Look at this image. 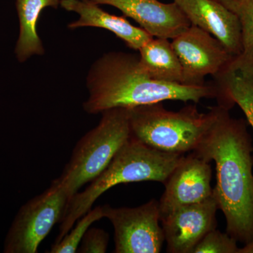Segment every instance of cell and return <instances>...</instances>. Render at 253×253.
<instances>
[{
	"label": "cell",
	"instance_id": "cell-9",
	"mask_svg": "<svg viewBox=\"0 0 253 253\" xmlns=\"http://www.w3.org/2000/svg\"><path fill=\"white\" fill-rule=\"evenodd\" d=\"M217 203L209 198L198 204L173 210L161 217V224L169 253H193L209 231L217 228Z\"/></svg>",
	"mask_w": 253,
	"mask_h": 253
},
{
	"label": "cell",
	"instance_id": "cell-3",
	"mask_svg": "<svg viewBox=\"0 0 253 253\" xmlns=\"http://www.w3.org/2000/svg\"><path fill=\"white\" fill-rule=\"evenodd\" d=\"M184 154L165 152L131 135L118 151L107 168L83 192L68 201L60 221L59 243L85 214L99 196L113 186L139 181H157L164 184Z\"/></svg>",
	"mask_w": 253,
	"mask_h": 253
},
{
	"label": "cell",
	"instance_id": "cell-1",
	"mask_svg": "<svg viewBox=\"0 0 253 253\" xmlns=\"http://www.w3.org/2000/svg\"><path fill=\"white\" fill-rule=\"evenodd\" d=\"M214 117L192 154L214 161L213 197L224 214L226 233L244 245L253 242V158L251 136L243 119L213 106Z\"/></svg>",
	"mask_w": 253,
	"mask_h": 253
},
{
	"label": "cell",
	"instance_id": "cell-12",
	"mask_svg": "<svg viewBox=\"0 0 253 253\" xmlns=\"http://www.w3.org/2000/svg\"><path fill=\"white\" fill-rule=\"evenodd\" d=\"M191 25L215 37L233 56L242 52L239 20L219 0H173Z\"/></svg>",
	"mask_w": 253,
	"mask_h": 253
},
{
	"label": "cell",
	"instance_id": "cell-17",
	"mask_svg": "<svg viewBox=\"0 0 253 253\" xmlns=\"http://www.w3.org/2000/svg\"><path fill=\"white\" fill-rule=\"evenodd\" d=\"M230 10L241 26L243 49L253 45V0H219Z\"/></svg>",
	"mask_w": 253,
	"mask_h": 253
},
{
	"label": "cell",
	"instance_id": "cell-8",
	"mask_svg": "<svg viewBox=\"0 0 253 253\" xmlns=\"http://www.w3.org/2000/svg\"><path fill=\"white\" fill-rule=\"evenodd\" d=\"M180 61L183 84L201 86L208 76H215L233 55L215 37L197 26H189L171 41Z\"/></svg>",
	"mask_w": 253,
	"mask_h": 253
},
{
	"label": "cell",
	"instance_id": "cell-4",
	"mask_svg": "<svg viewBox=\"0 0 253 253\" xmlns=\"http://www.w3.org/2000/svg\"><path fill=\"white\" fill-rule=\"evenodd\" d=\"M129 109L131 135L151 147L172 154L192 152L212 123L214 110L199 112L195 105L168 111L163 102Z\"/></svg>",
	"mask_w": 253,
	"mask_h": 253
},
{
	"label": "cell",
	"instance_id": "cell-10",
	"mask_svg": "<svg viewBox=\"0 0 253 253\" xmlns=\"http://www.w3.org/2000/svg\"><path fill=\"white\" fill-rule=\"evenodd\" d=\"M211 163L191 153L184 156L165 183L159 201L161 217L176 208L198 204L212 197Z\"/></svg>",
	"mask_w": 253,
	"mask_h": 253
},
{
	"label": "cell",
	"instance_id": "cell-13",
	"mask_svg": "<svg viewBox=\"0 0 253 253\" xmlns=\"http://www.w3.org/2000/svg\"><path fill=\"white\" fill-rule=\"evenodd\" d=\"M66 11L76 13L78 19L68 24L71 29L83 27L103 28L114 33L131 49L138 50L151 38L147 32L131 25L126 18L106 12L91 0H61Z\"/></svg>",
	"mask_w": 253,
	"mask_h": 253
},
{
	"label": "cell",
	"instance_id": "cell-20",
	"mask_svg": "<svg viewBox=\"0 0 253 253\" xmlns=\"http://www.w3.org/2000/svg\"><path fill=\"white\" fill-rule=\"evenodd\" d=\"M239 253H253V242L245 245L244 247L240 249Z\"/></svg>",
	"mask_w": 253,
	"mask_h": 253
},
{
	"label": "cell",
	"instance_id": "cell-18",
	"mask_svg": "<svg viewBox=\"0 0 253 253\" xmlns=\"http://www.w3.org/2000/svg\"><path fill=\"white\" fill-rule=\"evenodd\" d=\"M237 243L228 233L221 232L216 228L203 238L193 253H239Z\"/></svg>",
	"mask_w": 253,
	"mask_h": 253
},
{
	"label": "cell",
	"instance_id": "cell-16",
	"mask_svg": "<svg viewBox=\"0 0 253 253\" xmlns=\"http://www.w3.org/2000/svg\"><path fill=\"white\" fill-rule=\"evenodd\" d=\"M104 217L103 206H97L89 210L85 214L78 219L76 226L64 236L59 243L51 246L50 253H75L77 252L83 236L96 221Z\"/></svg>",
	"mask_w": 253,
	"mask_h": 253
},
{
	"label": "cell",
	"instance_id": "cell-5",
	"mask_svg": "<svg viewBox=\"0 0 253 253\" xmlns=\"http://www.w3.org/2000/svg\"><path fill=\"white\" fill-rule=\"evenodd\" d=\"M101 114L99 124L78 141L58 178L70 199L107 168L131 135L129 109L115 108Z\"/></svg>",
	"mask_w": 253,
	"mask_h": 253
},
{
	"label": "cell",
	"instance_id": "cell-7",
	"mask_svg": "<svg viewBox=\"0 0 253 253\" xmlns=\"http://www.w3.org/2000/svg\"><path fill=\"white\" fill-rule=\"evenodd\" d=\"M104 217L114 228L116 253H159L165 242L159 201L135 208L103 206Z\"/></svg>",
	"mask_w": 253,
	"mask_h": 253
},
{
	"label": "cell",
	"instance_id": "cell-15",
	"mask_svg": "<svg viewBox=\"0 0 253 253\" xmlns=\"http://www.w3.org/2000/svg\"><path fill=\"white\" fill-rule=\"evenodd\" d=\"M61 0H16L20 33L16 43V58L24 62L33 55L44 54V49L37 32V23L42 11L56 8Z\"/></svg>",
	"mask_w": 253,
	"mask_h": 253
},
{
	"label": "cell",
	"instance_id": "cell-6",
	"mask_svg": "<svg viewBox=\"0 0 253 253\" xmlns=\"http://www.w3.org/2000/svg\"><path fill=\"white\" fill-rule=\"evenodd\" d=\"M70 198L59 179L20 208L5 238L4 253H36L53 226L60 222Z\"/></svg>",
	"mask_w": 253,
	"mask_h": 253
},
{
	"label": "cell",
	"instance_id": "cell-14",
	"mask_svg": "<svg viewBox=\"0 0 253 253\" xmlns=\"http://www.w3.org/2000/svg\"><path fill=\"white\" fill-rule=\"evenodd\" d=\"M139 60L156 81L182 84V67L169 39L152 38L139 49Z\"/></svg>",
	"mask_w": 253,
	"mask_h": 253
},
{
	"label": "cell",
	"instance_id": "cell-2",
	"mask_svg": "<svg viewBox=\"0 0 253 253\" xmlns=\"http://www.w3.org/2000/svg\"><path fill=\"white\" fill-rule=\"evenodd\" d=\"M86 85L88 96L83 109L89 114L165 101L198 104L216 97L212 83L190 86L156 81L145 71L139 55L123 51H111L96 59L87 73Z\"/></svg>",
	"mask_w": 253,
	"mask_h": 253
},
{
	"label": "cell",
	"instance_id": "cell-11",
	"mask_svg": "<svg viewBox=\"0 0 253 253\" xmlns=\"http://www.w3.org/2000/svg\"><path fill=\"white\" fill-rule=\"evenodd\" d=\"M96 4L112 6L132 18L154 38L172 40L191 26L188 18L173 1L158 0H91Z\"/></svg>",
	"mask_w": 253,
	"mask_h": 253
},
{
	"label": "cell",
	"instance_id": "cell-19",
	"mask_svg": "<svg viewBox=\"0 0 253 253\" xmlns=\"http://www.w3.org/2000/svg\"><path fill=\"white\" fill-rule=\"evenodd\" d=\"M109 235L107 232L98 228L88 229L83 236L81 247L78 249L80 253H104L107 251Z\"/></svg>",
	"mask_w": 253,
	"mask_h": 253
}]
</instances>
